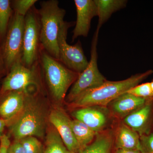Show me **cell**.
<instances>
[{
	"label": "cell",
	"mask_w": 153,
	"mask_h": 153,
	"mask_svg": "<svg viewBox=\"0 0 153 153\" xmlns=\"http://www.w3.org/2000/svg\"><path fill=\"white\" fill-rule=\"evenodd\" d=\"M113 153H141L140 150H128L114 149Z\"/></svg>",
	"instance_id": "f1b7e54d"
},
{
	"label": "cell",
	"mask_w": 153,
	"mask_h": 153,
	"mask_svg": "<svg viewBox=\"0 0 153 153\" xmlns=\"http://www.w3.org/2000/svg\"><path fill=\"white\" fill-rule=\"evenodd\" d=\"M44 153H74L68 150L55 128L47 134Z\"/></svg>",
	"instance_id": "ffe728a7"
},
{
	"label": "cell",
	"mask_w": 153,
	"mask_h": 153,
	"mask_svg": "<svg viewBox=\"0 0 153 153\" xmlns=\"http://www.w3.org/2000/svg\"><path fill=\"white\" fill-rule=\"evenodd\" d=\"M30 91L26 92L23 110L10 127L11 134L16 140L29 136L42 137L45 134V113Z\"/></svg>",
	"instance_id": "3957f363"
},
{
	"label": "cell",
	"mask_w": 153,
	"mask_h": 153,
	"mask_svg": "<svg viewBox=\"0 0 153 153\" xmlns=\"http://www.w3.org/2000/svg\"><path fill=\"white\" fill-rule=\"evenodd\" d=\"M114 132L106 130L98 133L91 143L79 153H113Z\"/></svg>",
	"instance_id": "e0dca14e"
},
{
	"label": "cell",
	"mask_w": 153,
	"mask_h": 153,
	"mask_svg": "<svg viewBox=\"0 0 153 153\" xmlns=\"http://www.w3.org/2000/svg\"><path fill=\"white\" fill-rule=\"evenodd\" d=\"M4 72H6V71L4 64V60H3L1 48L0 46V74Z\"/></svg>",
	"instance_id": "83f0119b"
},
{
	"label": "cell",
	"mask_w": 153,
	"mask_h": 153,
	"mask_svg": "<svg viewBox=\"0 0 153 153\" xmlns=\"http://www.w3.org/2000/svg\"><path fill=\"white\" fill-rule=\"evenodd\" d=\"M37 1V0H14L11 1V6L14 13L25 17Z\"/></svg>",
	"instance_id": "cb8c5ba5"
},
{
	"label": "cell",
	"mask_w": 153,
	"mask_h": 153,
	"mask_svg": "<svg viewBox=\"0 0 153 153\" xmlns=\"http://www.w3.org/2000/svg\"><path fill=\"white\" fill-rule=\"evenodd\" d=\"M8 153H25L20 141L15 140L13 143H11Z\"/></svg>",
	"instance_id": "4316f807"
},
{
	"label": "cell",
	"mask_w": 153,
	"mask_h": 153,
	"mask_svg": "<svg viewBox=\"0 0 153 153\" xmlns=\"http://www.w3.org/2000/svg\"><path fill=\"white\" fill-rule=\"evenodd\" d=\"M39 62L50 94L55 100L62 101L79 74L67 68L42 48Z\"/></svg>",
	"instance_id": "277c9868"
},
{
	"label": "cell",
	"mask_w": 153,
	"mask_h": 153,
	"mask_svg": "<svg viewBox=\"0 0 153 153\" xmlns=\"http://www.w3.org/2000/svg\"><path fill=\"white\" fill-rule=\"evenodd\" d=\"M72 116L96 133L104 131L109 122L111 114L105 107L91 106L74 111Z\"/></svg>",
	"instance_id": "8fae6325"
},
{
	"label": "cell",
	"mask_w": 153,
	"mask_h": 153,
	"mask_svg": "<svg viewBox=\"0 0 153 153\" xmlns=\"http://www.w3.org/2000/svg\"><path fill=\"white\" fill-rule=\"evenodd\" d=\"M141 153H153V133L140 136Z\"/></svg>",
	"instance_id": "d4e9b609"
},
{
	"label": "cell",
	"mask_w": 153,
	"mask_h": 153,
	"mask_svg": "<svg viewBox=\"0 0 153 153\" xmlns=\"http://www.w3.org/2000/svg\"><path fill=\"white\" fill-rule=\"evenodd\" d=\"M140 136L122 123L114 133V150H140Z\"/></svg>",
	"instance_id": "2e32d148"
},
{
	"label": "cell",
	"mask_w": 153,
	"mask_h": 153,
	"mask_svg": "<svg viewBox=\"0 0 153 153\" xmlns=\"http://www.w3.org/2000/svg\"><path fill=\"white\" fill-rule=\"evenodd\" d=\"M14 12L9 0H0V43L2 44Z\"/></svg>",
	"instance_id": "44dd1931"
},
{
	"label": "cell",
	"mask_w": 153,
	"mask_h": 153,
	"mask_svg": "<svg viewBox=\"0 0 153 153\" xmlns=\"http://www.w3.org/2000/svg\"><path fill=\"white\" fill-rule=\"evenodd\" d=\"M37 11L40 22L41 48L59 60L58 36L65 22L66 11L59 7L57 0L41 1L40 8Z\"/></svg>",
	"instance_id": "7a4b0ae2"
},
{
	"label": "cell",
	"mask_w": 153,
	"mask_h": 153,
	"mask_svg": "<svg viewBox=\"0 0 153 153\" xmlns=\"http://www.w3.org/2000/svg\"><path fill=\"white\" fill-rule=\"evenodd\" d=\"M73 25V22L65 21L59 31L58 36L59 61L70 70L80 74L87 67L89 61L84 54L80 41H77L73 46L67 43L68 29Z\"/></svg>",
	"instance_id": "9c48e42d"
},
{
	"label": "cell",
	"mask_w": 153,
	"mask_h": 153,
	"mask_svg": "<svg viewBox=\"0 0 153 153\" xmlns=\"http://www.w3.org/2000/svg\"><path fill=\"white\" fill-rule=\"evenodd\" d=\"M10 144L8 137L5 134H3L0 137V153H8Z\"/></svg>",
	"instance_id": "484cf974"
},
{
	"label": "cell",
	"mask_w": 153,
	"mask_h": 153,
	"mask_svg": "<svg viewBox=\"0 0 153 153\" xmlns=\"http://www.w3.org/2000/svg\"><path fill=\"white\" fill-rule=\"evenodd\" d=\"M49 120L60 135L68 150L79 153V149L74 137L71 125V120L62 110L56 108L49 115Z\"/></svg>",
	"instance_id": "4fadbf2b"
},
{
	"label": "cell",
	"mask_w": 153,
	"mask_h": 153,
	"mask_svg": "<svg viewBox=\"0 0 153 153\" xmlns=\"http://www.w3.org/2000/svg\"><path fill=\"white\" fill-rule=\"evenodd\" d=\"M27 92L12 91L3 94L4 98L0 103L1 118L7 123L20 114L24 108Z\"/></svg>",
	"instance_id": "9a60e30c"
},
{
	"label": "cell",
	"mask_w": 153,
	"mask_h": 153,
	"mask_svg": "<svg viewBox=\"0 0 153 153\" xmlns=\"http://www.w3.org/2000/svg\"><path fill=\"white\" fill-rule=\"evenodd\" d=\"M25 17L13 13L5 38L1 46L3 60L7 73L15 63L22 60Z\"/></svg>",
	"instance_id": "52a82bcc"
},
{
	"label": "cell",
	"mask_w": 153,
	"mask_h": 153,
	"mask_svg": "<svg viewBox=\"0 0 153 153\" xmlns=\"http://www.w3.org/2000/svg\"><path fill=\"white\" fill-rule=\"evenodd\" d=\"M99 30L97 29L94 35L90 60L86 68L79 74L67 97L68 102H71L82 94L90 89L100 86L106 79L99 70L97 66V44Z\"/></svg>",
	"instance_id": "8992f818"
},
{
	"label": "cell",
	"mask_w": 153,
	"mask_h": 153,
	"mask_svg": "<svg viewBox=\"0 0 153 153\" xmlns=\"http://www.w3.org/2000/svg\"><path fill=\"white\" fill-rule=\"evenodd\" d=\"M19 141L25 153H44L45 147L36 137H27Z\"/></svg>",
	"instance_id": "7402d4cb"
},
{
	"label": "cell",
	"mask_w": 153,
	"mask_h": 153,
	"mask_svg": "<svg viewBox=\"0 0 153 153\" xmlns=\"http://www.w3.org/2000/svg\"><path fill=\"white\" fill-rule=\"evenodd\" d=\"M150 84L151 85V87H152V90L153 92V79L152 80V82H150Z\"/></svg>",
	"instance_id": "4dcf8cb0"
},
{
	"label": "cell",
	"mask_w": 153,
	"mask_h": 153,
	"mask_svg": "<svg viewBox=\"0 0 153 153\" xmlns=\"http://www.w3.org/2000/svg\"><path fill=\"white\" fill-rule=\"evenodd\" d=\"M126 92L137 97L148 100L153 98V92L150 82L138 84Z\"/></svg>",
	"instance_id": "603a6c76"
},
{
	"label": "cell",
	"mask_w": 153,
	"mask_h": 153,
	"mask_svg": "<svg viewBox=\"0 0 153 153\" xmlns=\"http://www.w3.org/2000/svg\"><path fill=\"white\" fill-rule=\"evenodd\" d=\"M126 125L140 136L153 133V98L147 100L140 108L123 119Z\"/></svg>",
	"instance_id": "30bf717a"
},
{
	"label": "cell",
	"mask_w": 153,
	"mask_h": 153,
	"mask_svg": "<svg viewBox=\"0 0 153 153\" xmlns=\"http://www.w3.org/2000/svg\"><path fill=\"white\" fill-rule=\"evenodd\" d=\"M94 1L99 19L97 29L99 30L113 13L125 7L127 3L125 0H94Z\"/></svg>",
	"instance_id": "ac0fdd59"
},
{
	"label": "cell",
	"mask_w": 153,
	"mask_h": 153,
	"mask_svg": "<svg viewBox=\"0 0 153 153\" xmlns=\"http://www.w3.org/2000/svg\"><path fill=\"white\" fill-rule=\"evenodd\" d=\"M7 124V122L2 119L0 118V137L3 134V132Z\"/></svg>",
	"instance_id": "f546056e"
},
{
	"label": "cell",
	"mask_w": 153,
	"mask_h": 153,
	"mask_svg": "<svg viewBox=\"0 0 153 153\" xmlns=\"http://www.w3.org/2000/svg\"><path fill=\"white\" fill-rule=\"evenodd\" d=\"M147 100L126 92L111 101L107 108L111 115L123 119L142 106Z\"/></svg>",
	"instance_id": "5bb4252c"
},
{
	"label": "cell",
	"mask_w": 153,
	"mask_h": 153,
	"mask_svg": "<svg viewBox=\"0 0 153 153\" xmlns=\"http://www.w3.org/2000/svg\"><path fill=\"white\" fill-rule=\"evenodd\" d=\"M153 73L152 69L132 75L124 80L117 81L107 80L100 86L88 90L71 102L74 108L91 106L105 107L113 100L126 92Z\"/></svg>",
	"instance_id": "6da1fadb"
},
{
	"label": "cell",
	"mask_w": 153,
	"mask_h": 153,
	"mask_svg": "<svg viewBox=\"0 0 153 153\" xmlns=\"http://www.w3.org/2000/svg\"><path fill=\"white\" fill-rule=\"evenodd\" d=\"M71 125L74 137L79 146V152L91 143L98 133L77 120H71Z\"/></svg>",
	"instance_id": "d6986e66"
},
{
	"label": "cell",
	"mask_w": 153,
	"mask_h": 153,
	"mask_svg": "<svg viewBox=\"0 0 153 153\" xmlns=\"http://www.w3.org/2000/svg\"><path fill=\"white\" fill-rule=\"evenodd\" d=\"M41 73L39 61L31 67L18 62L11 67L2 84L1 95L12 91H27L35 87L37 90L41 88Z\"/></svg>",
	"instance_id": "5b68a950"
},
{
	"label": "cell",
	"mask_w": 153,
	"mask_h": 153,
	"mask_svg": "<svg viewBox=\"0 0 153 153\" xmlns=\"http://www.w3.org/2000/svg\"><path fill=\"white\" fill-rule=\"evenodd\" d=\"M41 49L40 22L34 6L25 17L22 64L30 67L37 63Z\"/></svg>",
	"instance_id": "ba28073f"
},
{
	"label": "cell",
	"mask_w": 153,
	"mask_h": 153,
	"mask_svg": "<svg viewBox=\"0 0 153 153\" xmlns=\"http://www.w3.org/2000/svg\"><path fill=\"white\" fill-rule=\"evenodd\" d=\"M74 2L76 8V20L73 31V41L80 36L87 37L91 20L97 16L94 0H74Z\"/></svg>",
	"instance_id": "7c38bea8"
}]
</instances>
